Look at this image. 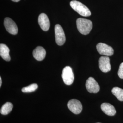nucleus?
Instances as JSON below:
<instances>
[{"label": "nucleus", "mask_w": 123, "mask_h": 123, "mask_svg": "<svg viewBox=\"0 0 123 123\" xmlns=\"http://www.w3.org/2000/svg\"><path fill=\"white\" fill-rule=\"evenodd\" d=\"M118 74L120 79H123V62H122L119 66Z\"/></svg>", "instance_id": "nucleus-17"}, {"label": "nucleus", "mask_w": 123, "mask_h": 123, "mask_svg": "<svg viewBox=\"0 0 123 123\" xmlns=\"http://www.w3.org/2000/svg\"><path fill=\"white\" fill-rule=\"evenodd\" d=\"M32 54L35 59L37 61H41L45 58L46 55V52L43 47L38 46L33 50Z\"/></svg>", "instance_id": "nucleus-11"}, {"label": "nucleus", "mask_w": 123, "mask_h": 123, "mask_svg": "<svg viewBox=\"0 0 123 123\" xmlns=\"http://www.w3.org/2000/svg\"><path fill=\"white\" fill-rule=\"evenodd\" d=\"M10 49L9 48L4 44H0V55L4 60L6 61H10L11 57L9 55Z\"/></svg>", "instance_id": "nucleus-13"}, {"label": "nucleus", "mask_w": 123, "mask_h": 123, "mask_svg": "<svg viewBox=\"0 0 123 123\" xmlns=\"http://www.w3.org/2000/svg\"><path fill=\"white\" fill-rule=\"evenodd\" d=\"M85 85L88 92L90 93H96L100 90L99 84L92 77H89L87 80Z\"/></svg>", "instance_id": "nucleus-8"}, {"label": "nucleus", "mask_w": 123, "mask_h": 123, "mask_svg": "<svg viewBox=\"0 0 123 123\" xmlns=\"http://www.w3.org/2000/svg\"><path fill=\"white\" fill-rule=\"evenodd\" d=\"M54 31L57 44L59 46H62L66 41V37L62 28L59 24H57L55 26Z\"/></svg>", "instance_id": "nucleus-4"}, {"label": "nucleus", "mask_w": 123, "mask_h": 123, "mask_svg": "<svg viewBox=\"0 0 123 123\" xmlns=\"http://www.w3.org/2000/svg\"><path fill=\"white\" fill-rule=\"evenodd\" d=\"M4 24L6 29L9 33L12 35H16L18 33V26L16 23L10 18H5Z\"/></svg>", "instance_id": "nucleus-7"}, {"label": "nucleus", "mask_w": 123, "mask_h": 123, "mask_svg": "<svg viewBox=\"0 0 123 123\" xmlns=\"http://www.w3.org/2000/svg\"><path fill=\"white\" fill-rule=\"evenodd\" d=\"M99 67L101 71L104 73H107L110 71L111 67L110 59L108 56H102L99 58Z\"/></svg>", "instance_id": "nucleus-9"}, {"label": "nucleus", "mask_w": 123, "mask_h": 123, "mask_svg": "<svg viewBox=\"0 0 123 123\" xmlns=\"http://www.w3.org/2000/svg\"><path fill=\"white\" fill-rule=\"evenodd\" d=\"M76 24L78 31L83 35H88L92 29V22L88 19L79 18L76 21Z\"/></svg>", "instance_id": "nucleus-1"}, {"label": "nucleus", "mask_w": 123, "mask_h": 123, "mask_svg": "<svg viewBox=\"0 0 123 123\" xmlns=\"http://www.w3.org/2000/svg\"><path fill=\"white\" fill-rule=\"evenodd\" d=\"M101 109L104 113L109 116H114L116 113L114 106L109 103H105L102 104Z\"/></svg>", "instance_id": "nucleus-12"}, {"label": "nucleus", "mask_w": 123, "mask_h": 123, "mask_svg": "<svg viewBox=\"0 0 123 123\" xmlns=\"http://www.w3.org/2000/svg\"><path fill=\"white\" fill-rule=\"evenodd\" d=\"M12 1H13L14 2H19L20 0H12Z\"/></svg>", "instance_id": "nucleus-19"}, {"label": "nucleus", "mask_w": 123, "mask_h": 123, "mask_svg": "<svg viewBox=\"0 0 123 123\" xmlns=\"http://www.w3.org/2000/svg\"><path fill=\"white\" fill-rule=\"evenodd\" d=\"M1 84H2V79L1 77H0V87H1Z\"/></svg>", "instance_id": "nucleus-18"}, {"label": "nucleus", "mask_w": 123, "mask_h": 123, "mask_svg": "<svg viewBox=\"0 0 123 123\" xmlns=\"http://www.w3.org/2000/svg\"><path fill=\"white\" fill-rule=\"evenodd\" d=\"M97 51L98 53L106 56H111L113 55L114 51L113 49L107 44L99 43L96 46Z\"/></svg>", "instance_id": "nucleus-6"}, {"label": "nucleus", "mask_w": 123, "mask_h": 123, "mask_svg": "<svg viewBox=\"0 0 123 123\" xmlns=\"http://www.w3.org/2000/svg\"><path fill=\"white\" fill-rule=\"evenodd\" d=\"M112 93L120 101H123V89L119 87H114L111 90Z\"/></svg>", "instance_id": "nucleus-15"}, {"label": "nucleus", "mask_w": 123, "mask_h": 123, "mask_svg": "<svg viewBox=\"0 0 123 123\" xmlns=\"http://www.w3.org/2000/svg\"><path fill=\"white\" fill-rule=\"evenodd\" d=\"M62 77L64 83L66 85H70L73 83L74 76L70 67L66 66L63 69Z\"/></svg>", "instance_id": "nucleus-3"}, {"label": "nucleus", "mask_w": 123, "mask_h": 123, "mask_svg": "<svg viewBox=\"0 0 123 123\" xmlns=\"http://www.w3.org/2000/svg\"><path fill=\"white\" fill-rule=\"evenodd\" d=\"M13 105L10 102H6L2 106L0 109V113L3 115H7L9 114L13 109Z\"/></svg>", "instance_id": "nucleus-14"}, {"label": "nucleus", "mask_w": 123, "mask_h": 123, "mask_svg": "<svg viewBox=\"0 0 123 123\" xmlns=\"http://www.w3.org/2000/svg\"><path fill=\"white\" fill-rule=\"evenodd\" d=\"M67 106L69 110L74 114H79L83 110V106L81 103L77 99L69 100Z\"/></svg>", "instance_id": "nucleus-5"}, {"label": "nucleus", "mask_w": 123, "mask_h": 123, "mask_svg": "<svg viewBox=\"0 0 123 123\" xmlns=\"http://www.w3.org/2000/svg\"><path fill=\"white\" fill-rule=\"evenodd\" d=\"M38 88V85L36 84H32L26 87L22 88V92H31L35 91Z\"/></svg>", "instance_id": "nucleus-16"}, {"label": "nucleus", "mask_w": 123, "mask_h": 123, "mask_svg": "<svg viewBox=\"0 0 123 123\" xmlns=\"http://www.w3.org/2000/svg\"><path fill=\"white\" fill-rule=\"evenodd\" d=\"M38 22L41 28L44 31H48L50 24L49 18L45 13H41L38 17Z\"/></svg>", "instance_id": "nucleus-10"}, {"label": "nucleus", "mask_w": 123, "mask_h": 123, "mask_svg": "<svg viewBox=\"0 0 123 123\" xmlns=\"http://www.w3.org/2000/svg\"><path fill=\"white\" fill-rule=\"evenodd\" d=\"M71 7L79 15L83 17H89L91 13L89 9L82 3L77 0H72L70 3Z\"/></svg>", "instance_id": "nucleus-2"}, {"label": "nucleus", "mask_w": 123, "mask_h": 123, "mask_svg": "<svg viewBox=\"0 0 123 123\" xmlns=\"http://www.w3.org/2000/svg\"><path fill=\"white\" fill-rule=\"evenodd\" d=\"M99 123V122H98V123Z\"/></svg>", "instance_id": "nucleus-20"}]
</instances>
